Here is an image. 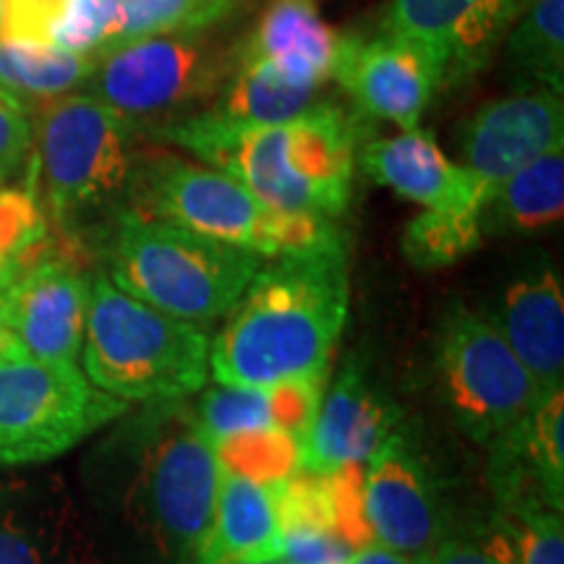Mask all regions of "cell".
I'll return each instance as SVG.
<instances>
[{"label": "cell", "instance_id": "cell-1", "mask_svg": "<svg viewBox=\"0 0 564 564\" xmlns=\"http://www.w3.org/2000/svg\"><path fill=\"white\" fill-rule=\"evenodd\" d=\"M345 319V249L280 257L259 267L225 316L209 343V373L236 387L327 379Z\"/></svg>", "mask_w": 564, "mask_h": 564}, {"label": "cell", "instance_id": "cell-2", "mask_svg": "<svg viewBox=\"0 0 564 564\" xmlns=\"http://www.w3.org/2000/svg\"><path fill=\"white\" fill-rule=\"evenodd\" d=\"M152 133L236 178L274 212L337 220L348 209L356 129L337 105L314 102L278 126L230 123L207 108Z\"/></svg>", "mask_w": 564, "mask_h": 564}, {"label": "cell", "instance_id": "cell-3", "mask_svg": "<svg viewBox=\"0 0 564 564\" xmlns=\"http://www.w3.org/2000/svg\"><path fill=\"white\" fill-rule=\"evenodd\" d=\"M118 512L152 564H194L223 468L186 400L150 403L123 436Z\"/></svg>", "mask_w": 564, "mask_h": 564}, {"label": "cell", "instance_id": "cell-4", "mask_svg": "<svg viewBox=\"0 0 564 564\" xmlns=\"http://www.w3.org/2000/svg\"><path fill=\"white\" fill-rule=\"evenodd\" d=\"M82 361L97 390L129 405L188 400L207 384L209 337L97 278L89 288Z\"/></svg>", "mask_w": 564, "mask_h": 564}, {"label": "cell", "instance_id": "cell-5", "mask_svg": "<svg viewBox=\"0 0 564 564\" xmlns=\"http://www.w3.org/2000/svg\"><path fill=\"white\" fill-rule=\"evenodd\" d=\"M264 259L178 225L123 215L112 249V285L175 319L212 324L232 312Z\"/></svg>", "mask_w": 564, "mask_h": 564}, {"label": "cell", "instance_id": "cell-6", "mask_svg": "<svg viewBox=\"0 0 564 564\" xmlns=\"http://www.w3.org/2000/svg\"><path fill=\"white\" fill-rule=\"evenodd\" d=\"M37 171L58 220L133 199L150 147L137 126L91 95H63L40 105L34 126Z\"/></svg>", "mask_w": 564, "mask_h": 564}, {"label": "cell", "instance_id": "cell-7", "mask_svg": "<svg viewBox=\"0 0 564 564\" xmlns=\"http://www.w3.org/2000/svg\"><path fill=\"white\" fill-rule=\"evenodd\" d=\"M236 70V45L212 30L133 40L105 53L89 84L131 126L158 131L217 97Z\"/></svg>", "mask_w": 564, "mask_h": 564}, {"label": "cell", "instance_id": "cell-8", "mask_svg": "<svg viewBox=\"0 0 564 564\" xmlns=\"http://www.w3.org/2000/svg\"><path fill=\"white\" fill-rule=\"evenodd\" d=\"M76 364L11 358L0 364V468L53 460L129 413Z\"/></svg>", "mask_w": 564, "mask_h": 564}, {"label": "cell", "instance_id": "cell-9", "mask_svg": "<svg viewBox=\"0 0 564 564\" xmlns=\"http://www.w3.org/2000/svg\"><path fill=\"white\" fill-rule=\"evenodd\" d=\"M434 366L444 405L478 444L497 440L544 398L489 316L465 306L444 314Z\"/></svg>", "mask_w": 564, "mask_h": 564}, {"label": "cell", "instance_id": "cell-10", "mask_svg": "<svg viewBox=\"0 0 564 564\" xmlns=\"http://www.w3.org/2000/svg\"><path fill=\"white\" fill-rule=\"evenodd\" d=\"M129 215L178 225L215 241L280 259L288 212L264 207L249 188L215 167L150 150L141 162Z\"/></svg>", "mask_w": 564, "mask_h": 564}, {"label": "cell", "instance_id": "cell-11", "mask_svg": "<svg viewBox=\"0 0 564 564\" xmlns=\"http://www.w3.org/2000/svg\"><path fill=\"white\" fill-rule=\"evenodd\" d=\"M45 243L9 278L6 319L24 358L76 364L87 324L89 282L68 259L42 251Z\"/></svg>", "mask_w": 564, "mask_h": 564}, {"label": "cell", "instance_id": "cell-12", "mask_svg": "<svg viewBox=\"0 0 564 564\" xmlns=\"http://www.w3.org/2000/svg\"><path fill=\"white\" fill-rule=\"evenodd\" d=\"M564 141L562 95L549 89H525L505 100L486 105L463 131V160L476 181L484 204L499 192L520 167Z\"/></svg>", "mask_w": 564, "mask_h": 564}, {"label": "cell", "instance_id": "cell-13", "mask_svg": "<svg viewBox=\"0 0 564 564\" xmlns=\"http://www.w3.org/2000/svg\"><path fill=\"white\" fill-rule=\"evenodd\" d=\"M0 564H100L63 478H0Z\"/></svg>", "mask_w": 564, "mask_h": 564}, {"label": "cell", "instance_id": "cell-14", "mask_svg": "<svg viewBox=\"0 0 564 564\" xmlns=\"http://www.w3.org/2000/svg\"><path fill=\"white\" fill-rule=\"evenodd\" d=\"M333 79L364 112L411 131L442 87V66L421 45L394 34L373 40L345 34Z\"/></svg>", "mask_w": 564, "mask_h": 564}, {"label": "cell", "instance_id": "cell-15", "mask_svg": "<svg viewBox=\"0 0 564 564\" xmlns=\"http://www.w3.org/2000/svg\"><path fill=\"white\" fill-rule=\"evenodd\" d=\"M523 0H392L384 32L421 45L442 66V84L486 66Z\"/></svg>", "mask_w": 564, "mask_h": 564}, {"label": "cell", "instance_id": "cell-16", "mask_svg": "<svg viewBox=\"0 0 564 564\" xmlns=\"http://www.w3.org/2000/svg\"><path fill=\"white\" fill-rule=\"evenodd\" d=\"M366 520L373 544L415 560L432 552L444 535L436 486L400 432L366 463Z\"/></svg>", "mask_w": 564, "mask_h": 564}, {"label": "cell", "instance_id": "cell-17", "mask_svg": "<svg viewBox=\"0 0 564 564\" xmlns=\"http://www.w3.org/2000/svg\"><path fill=\"white\" fill-rule=\"evenodd\" d=\"M486 316L541 392L564 390V291L552 262L541 259L514 274Z\"/></svg>", "mask_w": 564, "mask_h": 564}, {"label": "cell", "instance_id": "cell-18", "mask_svg": "<svg viewBox=\"0 0 564 564\" xmlns=\"http://www.w3.org/2000/svg\"><path fill=\"white\" fill-rule=\"evenodd\" d=\"M400 411L373 390L364 366L352 358L333 390L324 392L319 413L303 444V470L329 474L348 463H369L398 432Z\"/></svg>", "mask_w": 564, "mask_h": 564}, {"label": "cell", "instance_id": "cell-19", "mask_svg": "<svg viewBox=\"0 0 564 564\" xmlns=\"http://www.w3.org/2000/svg\"><path fill=\"white\" fill-rule=\"evenodd\" d=\"M345 34L319 13V0H270L249 37L236 45V66L267 68L295 87L333 79Z\"/></svg>", "mask_w": 564, "mask_h": 564}, {"label": "cell", "instance_id": "cell-20", "mask_svg": "<svg viewBox=\"0 0 564 564\" xmlns=\"http://www.w3.org/2000/svg\"><path fill=\"white\" fill-rule=\"evenodd\" d=\"M361 165L373 181L426 209H484L476 181L444 158L426 131L411 129L371 141L361 154Z\"/></svg>", "mask_w": 564, "mask_h": 564}, {"label": "cell", "instance_id": "cell-21", "mask_svg": "<svg viewBox=\"0 0 564 564\" xmlns=\"http://www.w3.org/2000/svg\"><path fill=\"white\" fill-rule=\"evenodd\" d=\"M278 539V484H257L223 474L212 525L194 564L274 560Z\"/></svg>", "mask_w": 564, "mask_h": 564}, {"label": "cell", "instance_id": "cell-22", "mask_svg": "<svg viewBox=\"0 0 564 564\" xmlns=\"http://www.w3.org/2000/svg\"><path fill=\"white\" fill-rule=\"evenodd\" d=\"M564 215V147L520 167L484 204L481 230L502 236H533L560 225Z\"/></svg>", "mask_w": 564, "mask_h": 564}, {"label": "cell", "instance_id": "cell-23", "mask_svg": "<svg viewBox=\"0 0 564 564\" xmlns=\"http://www.w3.org/2000/svg\"><path fill=\"white\" fill-rule=\"evenodd\" d=\"M97 61L82 53H68L53 45L0 40V95L26 110L68 95L82 87L95 70Z\"/></svg>", "mask_w": 564, "mask_h": 564}, {"label": "cell", "instance_id": "cell-24", "mask_svg": "<svg viewBox=\"0 0 564 564\" xmlns=\"http://www.w3.org/2000/svg\"><path fill=\"white\" fill-rule=\"evenodd\" d=\"M314 97L316 89L282 82L267 68L236 66L209 110L230 123L278 126L312 108Z\"/></svg>", "mask_w": 564, "mask_h": 564}, {"label": "cell", "instance_id": "cell-25", "mask_svg": "<svg viewBox=\"0 0 564 564\" xmlns=\"http://www.w3.org/2000/svg\"><path fill=\"white\" fill-rule=\"evenodd\" d=\"M507 58L520 79L535 89H564V0H531L507 45Z\"/></svg>", "mask_w": 564, "mask_h": 564}, {"label": "cell", "instance_id": "cell-26", "mask_svg": "<svg viewBox=\"0 0 564 564\" xmlns=\"http://www.w3.org/2000/svg\"><path fill=\"white\" fill-rule=\"evenodd\" d=\"M238 3L241 0H121V24L110 51L133 40L215 30L238 11Z\"/></svg>", "mask_w": 564, "mask_h": 564}, {"label": "cell", "instance_id": "cell-27", "mask_svg": "<svg viewBox=\"0 0 564 564\" xmlns=\"http://www.w3.org/2000/svg\"><path fill=\"white\" fill-rule=\"evenodd\" d=\"M481 238L478 209H423L408 223L403 253L419 270H442L476 251Z\"/></svg>", "mask_w": 564, "mask_h": 564}, {"label": "cell", "instance_id": "cell-28", "mask_svg": "<svg viewBox=\"0 0 564 564\" xmlns=\"http://www.w3.org/2000/svg\"><path fill=\"white\" fill-rule=\"evenodd\" d=\"M215 444L223 474L257 484H282L303 470V442L282 429H257Z\"/></svg>", "mask_w": 564, "mask_h": 564}, {"label": "cell", "instance_id": "cell-29", "mask_svg": "<svg viewBox=\"0 0 564 564\" xmlns=\"http://www.w3.org/2000/svg\"><path fill=\"white\" fill-rule=\"evenodd\" d=\"M194 415L212 442L257 429H280L274 387L215 384L202 394Z\"/></svg>", "mask_w": 564, "mask_h": 564}, {"label": "cell", "instance_id": "cell-30", "mask_svg": "<svg viewBox=\"0 0 564 564\" xmlns=\"http://www.w3.org/2000/svg\"><path fill=\"white\" fill-rule=\"evenodd\" d=\"M564 390L549 392L525 419V447L546 499L564 510Z\"/></svg>", "mask_w": 564, "mask_h": 564}, {"label": "cell", "instance_id": "cell-31", "mask_svg": "<svg viewBox=\"0 0 564 564\" xmlns=\"http://www.w3.org/2000/svg\"><path fill=\"white\" fill-rule=\"evenodd\" d=\"M47 241V223L32 192L0 188V272L17 270Z\"/></svg>", "mask_w": 564, "mask_h": 564}, {"label": "cell", "instance_id": "cell-32", "mask_svg": "<svg viewBox=\"0 0 564 564\" xmlns=\"http://www.w3.org/2000/svg\"><path fill=\"white\" fill-rule=\"evenodd\" d=\"M121 24V0H70L55 30L53 47L100 61L110 51Z\"/></svg>", "mask_w": 564, "mask_h": 564}, {"label": "cell", "instance_id": "cell-33", "mask_svg": "<svg viewBox=\"0 0 564 564\" xmlns=\"http://www.w3.org/2000/svg\"><path fill=\"white\" fill-rule=\"evenodd\" d=\"M421 564H520L510 528L499 514L491 525L442 535Z\"/></svg>", "mask_w": 564, "mask_h": 564}, {"label": "cell", "instance_id": "cell-34", "mask_svg": "<svg viewBox=\"0 0 564 564\" xmlns=\"http://www.w3.org/2000/svg\"><path fill=\"white\" fill-rule=\"evenodd\" d=\"M322 476L327 481L337 539H343L352 552L373 544L369 520H366V463L340 465Z\"/></svg>", "mask_w": 564, "mask_h": 564}, {"label": "cell", "instance_id": "cell-35", "mask_svg": "<svg viewBox=\"0 0 564 564\" xmlns=\"http://www.w3.org/2000/svg\"><path fill=\"white\" fill-rule=\"evenodd\" d=\"M520 564H564V518L549 505H531L502 514Z\"/></svg>", "mask_w": 564, "mask_h": 564}, {"label": "cell", "instance_id": "cell-36", "mask_svg": "<svg viewBox=\"0 0 564 564\" xmlns=\"http://www.w3.org/2000/svg\"><path fill=\"white\" fill-rule=\"evenodd\" d=\"M70 0H0V40L53 45Z\"/></svg>", "mask_w": 564, "mask_h": 564}, {"label": "cell", "instance_id": "cell-37", "mask_svg": "<svg viewBox=\"0 0 564 564\" xmlns=\"http://www.w3.org/2000/svg\"><path fill=\"white\" fill-rule=\"evenodd\" d=\"M352 549L324 528H282L274 560L285 564H348Z\"/></svg>", "mask_w": 564, "mask_h": 564}, {"label": "cell", "instance_id": "cell-38", "mask_svg": "<svg viewBox=\"0 0 564 564\" xmlns=\"http://www.w3.org/2000/svg\"><path fill=\"white\" fill-rule=\"evenodd\" d=\"M32 147V123L26 110L0 95V175L11 173Z\"/></svg>", "mask_w": 564, "mask_h": 564}, {"label": "cell", "instance_id": "cell-39", "mask_svg": "<svg viewBox=\"0 0 564 564\" xmlns=\"http://www.w3.org/2000/svg\"><path fill=\"white\" fill-rule=\"evenodd\" d=\"M11 272H0V364L11 361V358H24L21 356L17 340H13L11 329H9V319H6V288H9V278Z\"/></svg>", "mask_w": 564, "mask_h": 564}, {"label": "cell", "instance_id": "cell-40", "mask_svg": "<svg viewBox=\"0 0 564 564\" xmlns=\"http://www.w3.org/2000/svg\"><path fill=\"white\" fill-rule=\"evenodd\" d=\"M348 564H421V560H415V556H408V554H400V552H392V549H387V546L369 544V546L358 549Z\"/></svg>", "mask_w": 564, "mask_h": 564}, {"label": "cell", "instance_id": "cell-41", "mask_svg": "<svg viewBox=\"0 0 564 564\" xmlns=\"http://www.w3.org/2000/svg\"><path fill=\"white\" fill-rule=\"evenodd\" d=\"M225 564H285L280 560H236V562H225Z\"/></svg>", "mask_w": 564, "mask_h": 564}]
</instances>
